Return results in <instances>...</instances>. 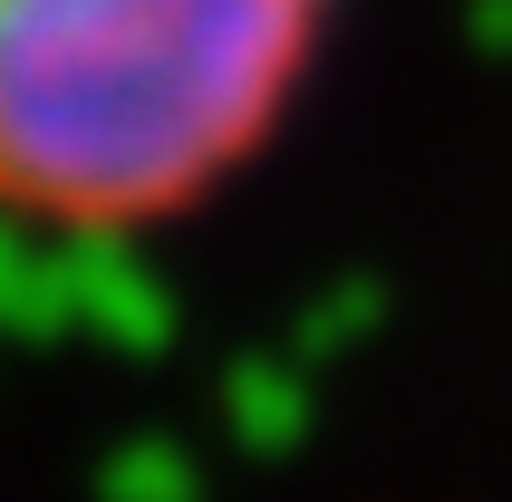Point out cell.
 <instances>
[{
    "mask_svg": "<svg viewBox=\"0 0 512 502\" xmlns=\"http://www.w3.org/2000/svg\"><path fill=\"white\" fill-rule=\"evenodd\" d=\"M348 0H0V223L136 242L261 174Z\"/></svg>",
    "mask_w": 512,
    "mask_h": 502,
    "instance_id": "1",
    "label": "cell"
}]
</instances>
